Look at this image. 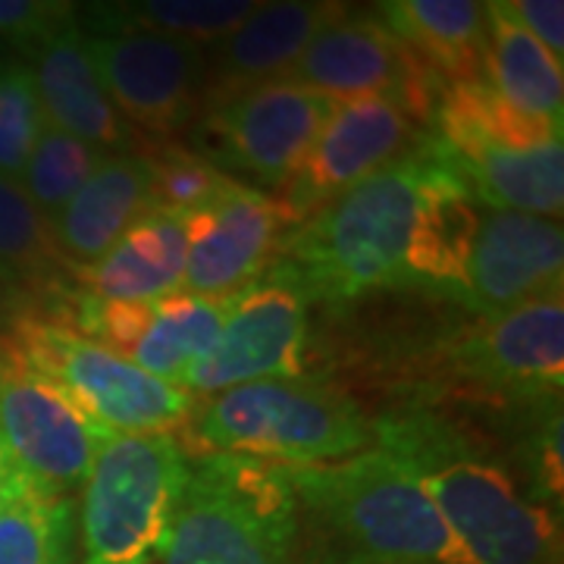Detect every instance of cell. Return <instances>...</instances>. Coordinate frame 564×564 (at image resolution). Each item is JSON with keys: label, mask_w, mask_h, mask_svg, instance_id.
Returning <instances> with one entry per match:
<instances>
[{"label": "cell", "mask_w": 564, "mask_h": 564, "mask_svg": "<svg viewBox=\"0 0 564 564\" xmlns=\"http://www.w3.org/2000/svg\"><path fill=\"white\" fill-rule=\"evenodd\" d=\"M373 445L417 480L474 564H562L558 511L524 496L470 423L430 404L395 408L373 417Z\"/></svg>", "instance_id": "1"}, {"label": "cell", "mask_w": 564, "mask_h": 564, "mask_svg": "<svg viewBox=\"0 0 564 564\" xmlns=\"http://www.w3.org/2000/svg\"><path fill=\"white\" fill-rule=\"evenodd\" d=\"M295 564H474L417 480L383 448L285 464Z\"/></svg>", "instance_id": "2"}, {"label": "cell", "mask_w": 564, "mask_h": 564, "mask_svg": "<svg viewBox=\"0 0 564 564\" xmlns=\"http://www.w3.org/2000/svg\"><path fill=\"white\" fill-rule=\"evenodd\" d=\"M443 161L445 148L426 132L380 173L292 226L273 263L299 282L307 302L345 304L383 289H408L411 220Z\"/></svg>", "instance_id": "3"}, {"label": "cell", "mask_w": 564, "mask_h": 564, "mask_svg": "<svg viewBox=\"0 0 564 564\" xmlns=\"http://www.w3.org/2000/svg\"><path fill=\"white\" fill-rule=\"evenodd\" d=\"M176 440L188 458L232 452L276 464L339 462L373 448V417L323 377L258 380L195 402Z\"/></svg>", "instance_id": "4"}, {"label": "cell", "mask_w": 564, "mask_h": 564, "mask_svg": "<svg viewBox=\"0 0 564 564\" xmlns=\"http://www.w3.org/2000/svg\"><path fill=\"white\" fill-rule=\"evenodd\" d=\"M299 521L285 464L214 452L188 477L154 564H295Z\"/></svg>", "instance_id": "5"}, {"label": "cell", "mask_w": 564, "mask_h": 564, "mask_svg": "<svg viewBox=\"0 0 564 564\" xmlns=\"http://www.w3.org/2000/svg\"><path fill=\"white\" fill-rule=\"evenodd\" d=\"M0 343L104 433H180L198 402L54 314L17 311Z\"/></svg>", "instance_id": "6"}, {"label": "cell", "mask_w": 564, "mask_h": 564, "mask_svg": "<svg viewBox=\"0 0 564 564\" xmlns=\"http://www.w3.org/2000/svg\"><path fill=\"white\" fill-rule=\"evenodd\" d=\"M188 477L176 433H104L82 484V564H154Z\"/></svg>", "instance_id": "7"}, {"label": "cell", "mask_w": 564, "mask_h": 564, "mask_svg": "<svg viewBox=\"0 0 564 564\" xmlns=\"http://www.w3.org/2000/svg\"><path fill=\"white\" fill-rule=\"evenodd\" d=\"M433 370L448 389H464L477 402L558 404L564 383L562 285L452 333L436 348Z\"/></svg>", "instance_id": "8"}, {"label": "cell", "mask_w": 564, "mask_h": 564, "mask_svg": "<svg viewBox=\"0 0 564 564\" xmlns=\"http://www.w3.org/2000/svg\"><path fill=\"white\" fill-rule=\"evenodd\" d=\"M280 82L321 91L333 101H389L423 129L433 126L445 91L443 79L392 35L380 10L351 13V7L307 44Z\"/></svg>", "instance_id": "9"}, {"label": "cell", "mask_w": 564, "mask_h": 564, "mask_svg": "<svg viewBox=\"0 0 564 564\" xmlns=\"http://www.w3.org/2000/svg\"><path fill=\"white\" fill-rule=\"evenodd\" d=\"M339 101L292 82H267L207 107L188 148L204 161L239 170L263 188H282L299 170Z\"/></svg>", "instance_id": "10"}, {"label": "cell", "mask_w": 564, "mask_h": 564, "mask_svg": "<svg viewBox=\"0 0 564 564\" xmlns=\"http://www.w3.org/2000/svg\"><path fill=\"white\" fill-rule=\"evenodd\" d=\"M307 304L299 282L270 263L261 280L232 295L217 339L188 370L182 389L207 399L258 380L304 377Z\"/></svg>", "instance_id": "11"}, {"label": "cell", "mask_w": 564, "mask_h": 564, "mask_svg": "<svg viewBox=\"0 0 564 564\" xmlns=\"http://www.w3.org/2000/svg\"><path fill=\"white\" fill-rule=\"evenodd\" d=\"M110 104L148 144L173 141L204 113V47L151 32L85 35Z\"/></svg>", "instance_id": "12"}, {"label": "cell", "mask_w": 564, "mask_h": 564, "mask_svg": "<svg viewBox=\"0 0 564 564\" xmlns=\"http://www.w3.org/2000/svg\"><path fill=\"white\" fill-rule=\"evenodd\" d=\"M104 430L0 343V455L13 474L51 496L82 489Z\"/></svg>", "instance_id": "13"}, {"label": "cell", "mask_w": 564, "mask_h": 564, "mask_svg": "<svg viewBox=\"0 0 564 564\" xmlns=\"http://www.w3.org/2000/svg\"><path fill=\"white\" fill-rule=\"evenodd\" d=\"M426 132L430 129L417 126L395 104L377 98L339 101L299 170L285 180L280 195H273L282 226L292 229L314 217L348 188L402 158Z\"/></svg>", "instance_id": "14"}, {"label": "cell", "mask_w": 564, "mask_h": 564, "mask_svg": "<svg viewBox=\"0 0 564 564\" xmlns=\"http://www.w3.org/2000/svg\"><path fill=\"white\" fill-rule=\"evenodd\" d=\"M562 276V220L489 210L470 248L455 302L477 317H496L558 289Z\"/></svg>", "instance_id": "15"}, {"label": "cell", "mask_w": 564, "mask_h": 564, "mask_svg": "<svg viewBox=\"0 0 564 564\" xmlns=\"http://www.w3.org/2000/svg\"><path fill=\"white\" fill-rule=\"evenodd\" d=\"M282 220L273 195L236 185L220 202L188 217V254L180 292L229 299L261 280L276 261Z\"/></svg>", "instance_id": "16"}, {"label": "cell", "mask_w": 564, "mask_h": 564, "mask_svg": "<svg viewBox=\"0 0 564 564\" xmlns=\"http://www.w3.org/2000/svg\"><path fill=\"white\" fill-rule=\"evenodd\" d=\"M348 3L336 0H280L261 3L251 20L204 51V110L267 82H280Z\"/></svg>", "instance_id": "17"}, {"label": "cell", "mask_w": 564, "mask_h": 564, "mask_svg": "<svg viewBox=\"0 0 564 564\" xmlns=\"http://www.w3.org/2000/svg\"><path fill=\"white\" fill-rule=\"evenodd\" d=\"M32 76L44 122L73 139L88 141L104 154H141L148 141L110 104L79 22L61 29L32 51Z\"/></svg>", "instance_id": "18"}, {"label": "cell", "mask_w": 564, "mask_h": 564, "mask_svg": "<svg viewBox=\"0 0 564 564\" xmlns=\"http://www.w3.org/2000/svg\"><path fill=\"white\" fill-rule=\"evenodd\" d=\"M448 161L462 173L477 202L489 210H511L543 220H562L564 141L543 148H505L462 129H436Z\"/></svg>", "instance_id": "19"}, {"label": "cell", "mask_w": 564, "mask_h": 564, "mask_svg": "<svg viewBox=\"0 0 564 564\" xmlns=\"http://www.w3.org/2000/svg\"><path fill=\"white\" fill-rule=\"evenodd\" d=\"M188 254V217L151 207L107 254L73 267L82 295L101 302H158L176 295Z\"/></svg>", "instance_id": "20"}, {"label": "cell", "mask_w": 564, "mask_h": 564, "mask_svg": "<svg viewBox=\"0 0 564 564\" xmlns=\"http://www.w3.org/2000/svg\"><path fill=\"white\" fill-rule=\"evenodd\" d=\"M443 144V141H440ZM480 202L470 185L445 154L443 166L423 188L408 245H404V276L408 289L443 292L455 299L462 292L470 248L480 232Z\"/></svg>", "instance_id": "21"}, {"label": "cell", "mask_w": 564, "mask_h": 564, "mask_svg": "<svg viewBox=\"0 0 564 564\" xmlns=\"http://www.w3.org/2000/svg\"><path fill=\"white\" fill-rule=\"evenodd\" d=\"M154 207L144 154H104L98 170L51 220L54 242L73 267L107 254L120 236Z\"/></svg>", "instance_id": "22"}, {"label": "cell", "mask_w": 564, "mask_h": 564, "mask_svg": "<svg viewBox=\"0 0 564 564\" xmlns=\"http://www.w3.org/2000/svg\"><path fill=\"white\" fill-rule=\"evenodd\" d=\"M392 35L443 85L486 76V7L474 0H389L377 7Z\"/></svg>", "instance_id": "23"}, {"label": "cell", "mask_w": 564, "mask_h": 564, "mask_svg": "<svg viewBox=\"0 0 564 564\" xmlns=\"http://www.w3.org/2000/svg\"><path fill=\"white\" fill-rule=\"evenodd\" d=\"M229 304H232V295L204 299V295H185V292L148 302L139 336L129 345L122 361L135 364L144 373L182 389L188 370L210 351L229 314Z\"/></svg>", "instance_id": "24"}, {"label": "cell", "mask_w": 564, "mask_h": 564, "mask_svg": "<svg viewBox=\"0 0 564 564\" xmlns=\"http://www.w3.org/2000/svg\"><path fill=\"white\" fill-rule=\"evenodd\" d=\"M486 7V79L530 117L562 126V63L514 20L508 0Z\"/></svg>", "instance_id": "25"}, {"label": "cell", "mask_w": 564, "mask_h": 564, "mask_svg": "<svg viewBox=\"0 0 564 564\" xmlns=\"http://www.w3.org/2000/svg\"><path fill=\"white\" fill-rule=\"evenodd\" d=\"M76 502L10 470L0 489V564H76Z\"/></svg>", "instance_id": "26"}, {"label": "cell", "mask_w": 564, "mask_h": 564, "mask_svg": "<svg viewBox=\"0 0 564 564\" xmlns=\"http://www.w3.org/2000/svg\"><path fill=\"white\" fill-rule=\"evenodd\" d=\"M258 0H141V3H104L91 20L104 22L107 32H151L163 39L214 47L232 35L245 20L258 13Z\"/></svg>", "instance_id": "27"}, {"label": "cell", "mask_w": 564, "mask_h": 564, "mask_svg": "<svg viewBox=\"0 0 564 564\" xmlns=\"http://www.w3.org/2000/svg\"><path fill=\"white\" fill-rule=\"evenodd\" d=\"M0 270L17 289L54 292L73 282V263L54 242L51 220L41 217L20 182L0 176Z\"/></svg>", "instance_id": "28"}, {"label": "cell", "mask_w": 564, "mask_h": 564, "mask_svg": "<svg viewBox=\"0 0 564 564\" xmlns=\"http://www.w3.org/2000/svg\"><path fill=\"white\" fill-rule=\"evenodd\" d=\"M101 161L104 151L44 122L20 176L22 192L39 207L41 217L54 220Z\"/></svg>", "instance_id": "29"}, {"label": "cell", "mask_w": 564, "mask_h": 564, "mask_svg": "<svg viewBox=\"0 0 564 564\" xmlns=\"http://www.w3.org/2000/svg\"><path fill=\"white\" fill-rule=\"evenodd\" d=\"M151 170V198L154 207L173 210L182 217H195L229 195L239 180L223 173L220 166L204 161L198 151L180 141H158L141 151Z\"/></svg>", "instance_id": "30"}, {"label": "cell", "mask_w": 564, "mask_h": 564, "mask_svg": "<svg viewBox=\"0 0 564 564\" xmlns=\"http://www.w3.org/2000/svg\"><path fill=\"white\" fill-rule=\"evenodd\" d=\"M44 129L35 76L25 61H0V176L20 182Z\"/></svg>", "instance_id": "31"}, {"label": "cell", "mask_w": 564, "mask_h": 564, "mask_svg": "<svg viewBox=\"0 0 564 564\" xmlns=\"http://www.w3.org/2000/svg\"><path fill=\"white\" fill-rule=\"evenodd\" d=\"M76 22V7L63 0H0V39L35 51Z\"/></svg>", "instance_id": "32"}, {"label": "cell", "mask_w": 564, "mask_h": 564, "mask_svg": "<svg viewBox=\"0 0 564 564\" xmlns=\"http://www.w3.org/2000/svg\"><path fill=\"white\" fill-rule=\"evenodd\" d=\"M514 20L540 41L552 61L562 63L564 54V3L562 0H508Z\"/></svg>", "instance_id": "33"}, {"label": "cell", "mask_w": 564, "mask_h": 564, "mask_svg": "<svg viewBox=\"0 0 564 564\" xmlns=\"http://www.w3.org/2000/svg\"><path fill=\"white\" fill-rule=\"evenodd\" d=\"M0 289H7V292H13V295H17V292H20V289H17V285H13V280H10V276H7V273H3V270H0Z\"/></svg>", "instance_id": "34"}, {"label": "cell", "mask_w": 564, "mask_h": 564, "mask_svg": "<svg viewBox=\"0 0 564 564\" xmlns=\"http://www.w3.org/2000/svg\"><path fill=\"white\" fill-rule=\"evenodd\" d=\"M10 299H13V292H7V289H0V311L10 304Z\"/></svg>", "instance_id": "35"}, {"label": "cell", "mask_w": 564, "mask_h": 564, "mask_svg": "<svg viewBox=\"0 0 564 564\" xmlns=\"http://www.w3.org/2000/svg\"><path fill=\"white\" fill-rule=\"evenodd\" d=\"M7 474H10V467H7L3 455H0V489H3V480H7Z\"/></svg>", "instance_id": "36"}]
</instances>
